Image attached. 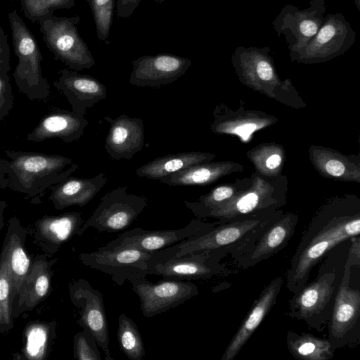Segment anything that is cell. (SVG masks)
<instances>
[{
  "instance_id": "obj_33",
  "label": "cell",
  "mask_w": 360,
  "mask_h": 360,
  "mask_svg": "<svg viewBox=\"0 0 360 360\" xmlns=\"http://www.w3.org/2000/svg\"><path fill=\"white\" fill-rule=\"evenodd\" d=\"M98 346L94 335L84 330L75 337V358L78 360H101Z\"/></svg>"
},
{
  "instance_id": "obj_28",
  "label": "cell",
  "mask_w": 360,
  "mask_h": 360,
  "mask_svg": "<svg viewBox=\"0 0 360 360\" xmlns=\"http://www.w3.org/2000/svg\"><path fill=\"white\" fill-rule=\"evenodd\" d=\"M3 259L7 264L13 283V294L19 289L30 271V259L25 252L21 241L15 233L9 237L4 249Z\"/></svg>"
},
{
  "instance_id": "obj_15",
  "label": "cell",
  "mask_w": 360,
  "mask_h": 360,
  "mask_svg": "<svg viewBox=\"0 0 360 360\" xmlns=\"http://www.w3.org/2000/svg\"><path fill=\"white\" fill-rule=\"evenodd\" d=\"M191 64L190 59L170 53L143 55L132 61L129 83L139 87L159 88L177 80Z\"/></svg>"
},
{
  "instance_id": "obj_9",
  "label": "cell",
  "mask_w": 360,
  "mask_h": 360,
  "mask_svg": "<svg viewBox=\"0 0 360 360\" xmlns=\"http://www.w3.org/2000/svg\"><path fill=\"white\" fill-rule=\"evenodd\" d=\"M233 251L232 248H221L163 258L153 265L148 274L174 280L209 279L227 273L229 269L221 260Z\"/></svg>"
},
{
  "instance_id": "obj_41",
  "label": "cell",
  "mask_w": 360,
  "mask_h": 360,
  "mask_svg": "<svg viewBox=\"0 0 360 360\" xmlns=\"http://www.w3.org/2000/svg\"><path fill=\"white\" fill-rule=\"evenodd\" d=\"M354 3L358 10L360 11V0H354Z\"/></svg>"
},
{
  "instance_id": "obj_35",
  "label": "cell",
  "mask_w": 360,
  "mask_h": 360,
  "mask_svg": "<svg viewBox=\"0 0 360 360\" xmlns=\"http://www.w3.org/2000/svg\"><path fill=\"white\" fill-rule=\"evenodd\" d=\"M141 0H117L116 16L117 18H129L138 8Z\"/></svg>"
},
{
  "instance_id": "obj_5",
  "label": "cell",
  "mask_w": 360,
  "mask_h": 360,
  "mask_svg": "<svg viewBox=\"0 0 360 360\" xmlns=\"http://www.w3.org/2000/svg\"><path fill=\"white\" fill-rule=\"evenodd\" d=\"M335 271L323 274L307 284L288 301L287 315L322 332L331 318L334 299Z\"/></svg>"
},
{
  "instance_id": "obj_32",
  "label": "cell",
  "mask_w": 360,
  "mask_h": 360,
  "mask_svg": "<svg viewBox=\"0 0 360 360\" xmlns=\"http://www.w3.org/2000/svg\"><path fill=\"white\" fill-rule=\"evenodd\" d=\"M13 283L4 259L0 263V326H9L11 321Z\"/></svg>"
},
{
  "instance_id": "obj_19",
  "label": "cell",
  "mask_w": 360,
  "mask_h": 360,
  "mask_svg": "<svg viewBox=\"0 0 360 360\" xmlns=\"http://www.w3.org/2000/svg\"><path fill=\"white\" fill-rule=\"evenodd\" d=\"M60 74L54 84L68 98L73 112L84 116L89 108L107 97L105 85L95 77L66 68Z\"/></svg>"
},
{
  "instance_id": "obj_30",
  "label": "cell",
  "mask_w": 360,
  "mask_h": 360,
  "mask_svg": "<svg viewBox=\"0 0 360 360\" xmlns=\"http://www.w3.org/2000/svg\"><path fill=\"white\" fill-rule=\"evenodd\" d=\"M24 16L32 22L53 14L57 9H69L75 6V0H20Z\"/></svg>"
},
{
  "instance_id": "obj_42",
  "label": "cell",
  "mask_w": 360,
  "mask_h": 360,
  "mask_svg": "<svg viewBox=\"0 0 360 360\" xmlns=\"http://www.w3.org/2000/svg\"><path fill=\"white\" fill-rule=\"evenodd\" d=\"M166 0H155V3L158 5L162 4L163 2H165Z\"/></svg>"
},
{
  "instance_id": "obj_24",
  "label": "cell",
  "mask_w": 360,
  "mask_h": 360,
  "mask_svg": "<svg viewBox=\"0 0 360 360\" xmlns=\"http://www.w3.org/2000/svg\"><path fill=\"white\" fill-rule=\"evenodd\" d=\"M288 351L296 359L329 360L334 356L329 340L311 333H297L289 330L286 334Z\"/></svg>"
},
{
  "instance_id": "obj_16",
  "label": "cell",
  "mask_w": 360,
  "mask_h": 360,
  "mask_svg": "<svg viewBox=\"0 0 360 360\" xmlns=\"http://www.w3.org/2000/svg\"><path fill=\"white\" fill-rule=\"evenodd\" d=\"M297 221V214H282L244 253L233 260L236 266L245 269L268 259L285 248L295 233Z\"/></svg>"
},
{
  "instance_id": "obj_26",
  "label": "cell",
  "mask_w": 360,
  "mask_h": 360,
  "mask_svg": "<svg viewBox=\"0 0 360 360\" xmlns=\"http://www.w3.org/2000/svg\"><path fill=\"white\" fill-rule=\"evenodd\" d=\"M221 163H198L169 174L158 181L168 186H201L212 183L226 171Z\"/></svg>"
},
{
  "instance_id": "obj_1",
  "label": "cell",
  "mask_w": 360,
  "mask_h": 360,
  "mask_svg": "<svg viewBox=\"0 0 360 360\" xmlns=\"http://www.w3.org/2000/svg\"><path fill=\"white\" fill-rule=\"evenodd\" d=\"M360 232V210L345 203L322 208L305 229L286 272V287L292 293L308 282L310 272L323 255Z\"/></svg>"
},
{
  "instance_id": "obj_6",
  "label": "cell",
  "mask_w": 360,
  "mask_h": 360,
  "mask_svg": "<svg viewBox=\"0 0 360 360\" xmlns=\"http://www.w3.org/2000/svg\"><path fill=\"white\" fill-rule=\"evenodd\" d=\"M352 266L347 261L343 276L335 295L331 318L328 323L332 349L359 344L360 291L350 288Z\"/></svg>"
},
{
  "instance_id": "obj_20",
  "label": "cell",
  "mask_w": 360,
  "mask_h": 360,
  "mask_svg": "<svg viewBox=\"0 0 360 360\" xmlns=\"http://www.w3.org/2000/svg\"><path fill=\"white\" fill-rule=\"evenodd\" d=\"M89 122L84 116L75 112L58 110L45 116L30 135L29 139L41 141L53 137L66 143L78 140Z\"/></svg>"
},
{
  "instance_id": "obj_21",
  "label": "cell",
  "mask_w": 360,
  "mask_h": 360,
  "mask_svg": "<svg viewBox=\"0 0 360 360\" xmlns=\"http://www.w3.org/2000/svg\"><path fill=\"white\" fill-rule=\"evenodd\" d=\"M106 182L104 172L90 178L70 177L54 189L52 200L59 209L72 205L84 207L98 193Z\"/></svg>"
},
{
  "instance_id": "obj_18",
  "label": "cell",
  "mask_w": 360,
  "mask_h": 360,
  "mask_svg": "<svg viewBox=\"0 0 360 360\" xmlns=\"http://www.w3.org/2000/svg\"><path fill=\"white\" fill-rule=\"evenodd\" d=\"M110 129L104 148L112 160H130L144 146V124L141 118L122 114L112 119L105 116Z\"/></svg>"
},
{
  "instance_id": "obj_2",
  "label": "cell",
  "mask_w": 360,
  "mask_h": 360,
  "mask_svg": "<svg viewBox=\"0 0 360 360\" xmlns=\"http://www.w3.org/2000/svg\"><path fill=\"white\" fill-rule=\"evenodd\" d=\"M282 213L269 209L250 214L217 225L206 233L189 238L176 244L174 257L204 250L232 248L233 260L244 253L264 230Z\"/></svg>"
},
{
  "instance_id": "obj_29",
  "label": "cell",
  "mask_w": 360,
  "mask_h": 360,
  "mask_svg": "<svg viewBox=\"0 0 360 360\" xmlns=\"http://www.w3.org/2000/svg\"><path fill=\"white\" fill-rule=\"evenodd\" d=\"M117 338L120 349L129 359L143 358L146 352L141 335L134 321L124 314L118 318Z\"/></svg>"
},
{
  "instance_id": "obj_38",
  "label": "cell",
  "mask_w": 360,
  "mask_h": 360,
  "mask_svg": "<svg viewBox=\"0 0 360 360\" xmlns=\"http://www.w3.org/2000/svg\"><path fill=\"white\" fill-rule=\"evenodd\" d=\"M326 172L333 176H341L345 170L344 164L337 160H330L326 164Z\"/></svg>"
},
{
  "instance_id": "obj_40",
  "label": "cell",
  "mask_w": 360,
  "mask_h": 360,
  "mask_svg": "<svg viewBox=\"0 0 360 360\" xmlns=\"http://www.w3.org/2000/svg\"><path fill=\"white\" fill-rule=\"evenodd\" d=\"M281 162V158L278 154H274L268 158L266 161V166L271 169L278 167Z\"/></svg>"
},
{
  "instance_id": "obj_39",
  "label": "cell",
  "mask_w": 360,
  "mask_h": 360,
  "mask_svg": "<svg viewBox=\"0 0 360 360\" xmlns=\"http://www.w3.org/2000/svg\"><path fill=\"white\" fill-rule=\"evenodd\" d=\"M7 72H0V103L4 98L5 91L8 86Z\"/></svg>"
},
{
  "instance_id": "obj_25",
  "label": "cell",
  "mask_w": 360,
  "mask_h": 360,
  "mask_svg": "<svg viewBox=\"0 0 360 360\" xmlns=\"http://www.w3.org/2000/svg\"><path fill=\"white\" fill-rule=\"evenodd\" d=\"M50 283L47 264L42 261H37L19 289V304L28 308L34 307L46 295Z\"/></svg>"
},
{
  "instance_id": "obj_4",
  "label": "cell",
  "mask_w": 360,
  "mask_h": 360,
  "mask_svg": "<svg viewBox=\"0 0 360 360\" xmlns=\"http://www.w3.org/2000/svg\"><path fill=\"white\" fill-rule=\"evenodd\" d=\"M39 31L47 48L70 68L79 71L89 69L95 60L78 32V15L58 17L49 14L39 20Z\"/></svg>"
},
{
  "instance_id": "obj_37",
  "label": "cell",
  "mask_w": 360,
  "mask_h": 360,
  "mask_svg": "<svg viewBox=\"0 0 360 360\" xmlns=\"http://www.w3.org/2000/svg\"><path fill=\"white\" fill-rule=\"evenodd\" d=\"M352 242L347 261L353 266L360 264V238L359 236L350 238Z\"/></svg>"
},
{
  "instance_id": "obj_34",
  "label": "cell",
  "mask_w": 360,
  "mask_h": 360,
  "mask_svg": "<svg viewBox=\"0 0 360 360\" xmlns=\"http://www.w3.org/2000/svg\"><path fill=\"white\" fill-rule=\"evenodd\" d=\"M25 346L26 356L31 359L43 358L47 341V331L41 325H34L27 329Z\"/></svg>"
},
{
  "instance_id": "obj_7",
  "label": "cell",
  "mask_w": 360,
  "mask_h": 360,
  "mask_svg": "<svg viewBox=\"0 0 360 360\" xmlns=\"http://www.w3.org/2000/svg\"><path fill=\"white\" fill-rule=\"evenodd\" d=\"M356 32L340 13H328L316 34L300 50L290 52L292 60L316 63L330 60L347 51Z\"/></svg>"
},
{
  "instance_id": "obj_23",
  "label": "cell",
  "mask_w": 360,
  "mask_h": 360,
  "mask_svg": "<svg viewBox=\"0 0 360 360\" xmlns=\"http://www.w3.org/2000/svg\"><path fill=\"white\" fill-rule=\"evenodd\" d=\"M214 155L201 152H182L157 158L136 170L139 177L159 180L191 165L211 160Z\"/></svg>"
},
{
  "instance_id": "obj_13",
  "label": "cell",
  "mask_w": 360,
  "mask_h": 360,
  "mask_svg": "<svg viewBox=\"0 0 360 360\" xmlns=\"http://www.w3.org/2000/svg\"><path fill=\"white\" fill-rule=\"evenodd\" d=\"M14 53L18 58L13 76L18 85L30 89L46 86L41 75L42 55L37 39L16 11L8 15Z\"/></svg>"
},
{
  "instance_id": "obj_3",
  "label": "cell",
  "mask_w": 360,
  "mask_h": 360,
  "mask_svg": "<svg viewBox=\"0 0 360 360\" xmlns=\"http://www.w3.org/2000/svg\"><path fill=\"white\" fill-rule=\"evenodd\" d=\"M176 252V244L153 252L134 248H98L97 251L82 253L80 259L84 264L110 275L121 286L126 281L146 278L155 262L174 257Z\"/></svg>"
},
{
  "instance_id": "obj_14",
  "label": "cell",
  "mask_w": 360,
  "mask_h": 360,
  "mask_svg": "<svg viewBox=\"0 0 360 360\" xmlns=\"http://www.w3.org/2000/svg\"><path fill=\"white\" fill-rule=\"evenodd\" d=\"M71 297L80 310L79 325L94 335L98 347L104 352L105 360H114L109 347V331L103 294L94 288L88 281L81 279L72 286Z\"/></svg>"
},
{
  "instance_id": "obj_11",
  "label": "cell",
  "mask_w": 360,
  "mask_h": 360,
  "mask_svg": "<svg viewBox=\"0 0 360 360\" xmlns=\"http://www.w3.org/2000/svg\"><path fill=\"white\" fill-rule=\"evenodd\" d=\"M217 225H219L217 221L207 223L196 218L179 229L146 230L134 228L124 231L99 248H134L153 252L170 247L189 238L202 236Z\"/></svg>"
},
{
  "instance_id": "obj_31",
  "label": "cell",
  "mask_w": 360,
  "mask_h": 360,
  "mask_svg": "<svg viewBox=\"0 0 360 360\" xmlns=\"http://www.w3.org/2000/svg\"><path fill=\"white\" fill-rule=\"evenodd\" d=\"M91 8L96 35L99 40L105 41L112 22L115 0H85Z\"/></svg>"
},
{
  "instance_id": "obj_27",
  "label": "cell",
  "mask_w": 360,
  "mask_h": 360,
  "mask_svg": "<svg viewBox=\"0 0 360 360\" xmlns=\"http://www.w3.org/2000/svg\"><path fill=\"white\" fill-rule=\"evenodd\" d=\"M83 219L78 212H70L58 217H46L39 223L41 233L56 244L66 242L75 233L81 236Z\"/></svg>"
},
{
  "instance_id": "obj_10",
  "label": "cell",
  "mask_w": 360,
  "mask_h": 360,
  "mask_svg": "<svg viewBox=\"0 0 360 360\" xmlns=\"http://www.w3.org/2000/svg\"><path fill=\"white\" fill-rule=\"evenodd\" d=\"M325 0H311L304 9L286 4L274 18L272 25L278 37L284 36L290 52L305 46L326 20Z\"/></svg>"
},
{
  "instance_id": "obj_17",
  "label": "cell",
  "mask_w": 360,
  "mask_h": 360,
  "mask_svg": "<svg viewBox=\"0 0 360 360\" xmlns=\"http://www.w3.org/2000/svg\"><path fill=\"white\" fill-rule=\"evenodd\" d=\"M283 279L273 278L262 290L226 347L221 359L233 360L271 311L282 288Z\"/></svg>"
},
{
  "instance_id": "obj_8",
  "label": "cell",
  "mask_w": 360,
  "mask_h": 360,
  "mask_svg": "<svg viewBox=\"0 0 360 360\" xmlns=\"http://www.w3.org/2000/svg\"><path fill=\"white\" fill-rule=\"evenodd\" d=\"M120 186L105 193L81 229L82 233L92 227L99 232L115 233L128 228L148 204L144 196L127 193Z\"/></svg>"
},
{
  "instance_id": "obj_12",
  "label": "cell",
  "mask_w": 360,
  "mask_h": 360,
  "mask_svg": "<svg viewBox=\"0 0 360 360\" xmlns=\"http://www.w3.org/2000/svg\"><path fill=\"white\" fill-rule=\"evenodd\" d=\"M141 302V310L146 318L169 311L196 296L197 285L190 281L163 278L152 283L144 278L130 282Z\"/></svg>"
},
{
  "instance_id": "obj_22",
  "label": "cell",
  "mask_w": 360,
  "mask_h": 360,
  "mask_svg": "<svg viewBox=\"0 0 360 360\" xmlns=\"http://www.w3.org/2000/svg\"><path fill=\"white\" fill-rule=\"evenodd\" d=\"M72 160L61 155L24 154L17 157L12 168L20 181L28 186L39 177L60 172Z\"/></svg>"
},
{
  "instance_id": "obj_36",
  "label": "cell",
  "mask_w": 360,
  "mask_h": 360,
  "mask_svg": "<svg viewBox=\"0 0 360 360\" xmlns=\"http://www.w3.org/2000/svg\"><path fill=\"white\" fill-rule=\"evenodd\" d=\"M10 47L7 36L0 26V72H8L10 69Z\"/></svg>"
}]
</instances>
